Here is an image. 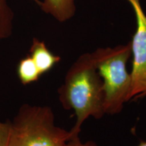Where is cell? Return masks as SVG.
Wrapping results in <instances>:
<instances>
[{"mask_svg": "<svg viewBox=\"0 0 146 146\" xmlns=\"http://www.w3.org/2000/svg\"><path fill=\"white\" fill-rule=\"evenodd\" d=\"M30 56L34 61L41 74H45L54 68L61 60L47 48L44 41L34 38L30 48Z\"/></svg>", "mask_w": 146, "mask_h": 146, "instance_id": "5", "label": "cell"}, {"mask_svg": "<svg viewBox=\"0 0 146 146\" xmlns=\"http://www.w3.org/2000/svg\"><path fill=\"white\" fill-rule=\"evenodd\" d=\"M40 7L45 13L60 23L70 20L76 12L74 0H43Z\"/></svg>", "mask_w": 146, "mask_h": 146, "instance_id": "6", "label": "cell"}, {"mask_svg": "<svg viewBox=\"0 0 146 146\" xmlns=\"http://www.w3.org/2000/svg\"><path fill=\"white\" fill-rule=\"evenodd\" d=\"M58 96L64 108L72 110L75 114L76 123L70 131L71 135H79L88 118L100 119L105 115L102 80L91 53L81 55L71 66L58 89Z\"/></svg>", "mask_w": 146, "mask_h": 146, "instance_id": "1", "label": "cell"}, {"mask_svg": "<svg viewBox=\"0 0 146 146\" xmlns=\"http://www.w3.org/2000/svg\"><path fill=\"white\" fill-rule=\"evenodd\" d=\"M91 55L102 80L105 114H118L130 100L131 76L127 64L131 55V42L113 48H98Z\"/></svg>", "mask_w": 146, "mask_h": 146, "instance_id": "3", "label": "cell"}, {"mask_svg": "<svg viewBox=\"0 0 146 146\" xmlns=\"http://www.w3.org/2000/svg\"><path fill=\"white\" fill-rule=\"evenodd\" d=\"M67 146H98L96 142L92 141H87L83 142L79 137V135H71L68 140Z\"/></svg>", "mask_w": 146, "mask_h": 146, "instance_id": "10", "label": "cell"}, {"mask_svg": "<svg viewBox=\"0 0 146 146\" xmlns=\"http://www.w3.org/2000/svg\"><path fill=\"white\" fill-rule=\"evenodd\" d=\"M135 14L137 29L131 41L133 55L130 100L146 96V15L139 0H127Z\"/></svg>", "mask_w": 146, "mask_h": 146, "instance_id": "4", "label": "cell"}, {"mask_svg": "<svg viewBox=\"0 0 146 146\" xmlns=\"http://www.w3.org/2000/svg\"><path fill=\"white\" fill-rule=\"evenodd\" d=\"M138 146H146V141H141L140 142V143L139 144Z\"/></svg>", "mask_w": 146, "mask_h": 146, "instance_id": "12", "label": "cell"}, {"mask_svg": "<svg viewBox=\"0 0 146 146\" xmlns=\"http://www.w3.org/2000/svg\"><path fill=\"white\" fill-rule=\"evenodd\" d=\"M17 75L21 83L27 85L37 81L41 74L30 56L19 62L17 67Z\"/></svg>", "mask_w": 146, "mask_h": 146, "instance_id": "7", "label": "cell"}, {"mask_svg": "<svg viewBox=\"0 0 146 146\" xmlns=\"http://www.w3.org/2000/svg\"><path fill=\"white\" fill-rule=\"evenodd\" d=\"M70 137L56 125L50 107L25 104L10 122L8 146H67Z\"/></svg>", "mask_w": 146, "mask_h": 146, "instance_id": "2", "label": "cell"}, {"mask_svg": "<svg viewBox=\"0 0 146 146\" xmlns=\"http://www.w3.org/2000/svg\"><path fill=\"white\" fill-rule=\"evenodd\" d=\"M29 1H33V2L36 3V4L39 5V6H40V5H41V1H39V0H29Z\"/></svg>", "mask_w": 146, "mask_h": 146, "instance_id": "11", "label": "cell"}, {"mask_svg": "<svg viewBox=\"0 0 146 146\" xmlns=\"http://www.w3.org/2000/svg\"><path fill=\"white\" fill-rule=\"evenodd\" d=\"M14 18V14L9 0H0V41L12 36Z\"/></svg>", "mask_w": 146, "mask_h": 146, "instance_id": "8", "label": "cell"}, {"mask_svg": "<svg viewBox=\"0 0 146 146\" xmlns=\"http://www.w3.org/2000/svg\"><path fill=\"white\" fill-rule=\"evenodd\" d=\"M10 122H0V146H8Z\"/></svg>", "mask_w": 146, "mask_h": 146, "instance_id": "9", "label": "cell"}]
</instances>
